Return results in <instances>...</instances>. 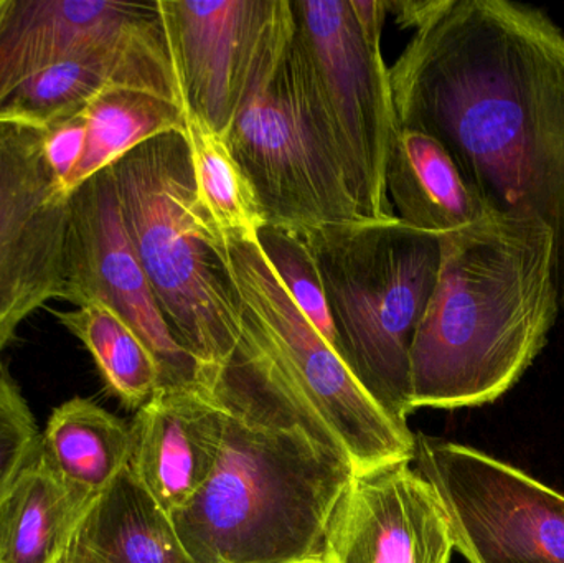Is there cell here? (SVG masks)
<instances>
[{
  "label": "cell",
  "instance_id": "6da1fadb",
  "mask_svg": "<svg viewBox=\"0 0 564 563\" xmlns=\"http://www.w3.org/2000/svg\"><path fill=\"white\" fill-rule=\"evenodd\" d=\"M414 35L388 68L398 126L444 145L494 214L553 240L564 313V32L512 0H391Z\"/></svg>",
  "mask_w": 564,
  "mask_h": 563
},
{
  "label": "cell",
  "instance_id": "7a4b0ae2",
  "mask_svg": "<svg viewBox=\"0 0 564 563\" xmlns=\"http://www.w3.org/2000/svg\"><path fill=\"white\" fill-rule=\"evenodd\" d=\"M220 455L171 516L195 563H324L335 511L357 475L317 413L243 340L212 372Z\"/></svg>",
  "mask_w": 564,
  "mask_h": 563
},
{
  "label": "cell",
  "instance_id": "3957f363",
  "mask_svg": "<svg viewBox=\"0 0 564 563\" xmlns=\"http://www.w3.org/2000/svg\"><path fill=\"white\" fill-rule=\"evenodd\" d=\"M558 314L545 225L494 214L443 237L440 278L411 344V409L496 402L545 349Z\"/></svg>",
  "mask_w": 564,
  "mask_h": 563
},
{
  "label": "cell",
  "instance_id": "277c9868",
  "mask_svg": "<svg viewBox=\"0 0 564 563\" xmlns=\"http://www.w3.org/2000/svg\"><path fill=\"white\" fill-rule=\"evenodd\" d=\"M122 220L159 310L207 379L240 343L221 231L195 194L187 141L167 132L111 165Z\"/></svg>",
  "mask_w": 564,
  "mask_h": 563
},
{
  "label": "cell",
  "instance_id": "5b68a950",
  "mask_svg": "<svg viewBox=\"0 0 564 563\" xmlns=\"http://www.w3.org/2000/svg\"><path fill=\"white\" fill-rule=\"evenodd\" d=\"M338 356L401 425L413 413L410 350L440 278L443 237L400 218L305 231Z\"/></svg>",
  "mask_w": 564,
  "mask_h": 563
},
{
  "label": "cell",
  "instance_id": "8992f818",
  "mask_svg": "<svg viewBox=\"0 0 564 563\" xmlns=\"http://www.w3.org/2000/svg\"><path fill=\"white\" fill-rule=\"evenodd\" d=\"M285 63L295 101L365 220H394L387 165L398 132L381 53L387 0H292Z\"/></svg>",
  "mask_w": 564,
  "mask_h": 563
},
{
  "label": "cell",
  "instance_id": "52a82bcc",
  "mask_svg": "<svg viewBox=\"0 0 564 563\" xmlns=\"http://www.w3.org/2000/svg\"><path fill=\"white\" fill-rule=\"evenodd\" d=\"M240 313V340L257 350L334 433L355 473L414 462L416 435L361 387L337 350L305 317L258 235H221Z\"/></svg>",
  "mask_w": 564,
  "mask_h": 563
},
{
  "label": "cell",
  "instance_id": "ba28073f",
  "mask_svg": "<svg viewBox=\"0 0 564 563\" xmlns=\"http://www.w3.org/2000/svg\"><path fill=\"white\" fill-rule=\"evenodd\" d=\"M414 468L469 563H564V495L463 443L416 435Z\"/></svg>",
  "mask_w": 564,
  "mask_h": 563
},
{
  "label": "cell",
  "instance_id": "9c48e42d",
  "mask_svg": "<svg viewBox=\"0 0 564 563\" xmlns=\"http://www.w3.org/2000/svg\"><path fill=\"white\" fill-rule=\"evenodd\" d=\"M182 105L227 138L280 69L294 33L292 0H159Z\"/></svg>",
  "mask_w": 564,
  "mask_h": 563
},
{
  "label": "cell",
  "instance_id": "30bf717a",
  "mask_svg": "<svg viewBox=\"0 0 564 563\" xmlns=\"http://www.w3.org/2000/svg\"><path fill=\"white\" fill-rule=\"evenodd\" d=\"M227 142L267 224L305 234L365 220L340 169L299 109L285 56L276 75L245 105Z\"/></svg>",
  "mask_w": 564,
  "mask_h": 563
},
{
  "label": "cell",
  "instance_id": "8fae6325",
  "mask_svg": "<svg viewBox=\"0 0 564 563\" xmlns=\"http://www.w3.org/2000/svg\"><path fill=\"white\" fill-rule=\"evenodd\" d=\"M68 212L62 301L115 311L158 360L161 389H210L204 370L177 343L159 310L129 240L111 169L69 191Z\"/></svg>",
  "mask_w": 564,
  "mask_h": 563
},
{
  "label": "cell",
  "instance_id": "7c38bea8",
  "mask_svg": "<svg viewBox=\"0 0 564 563\" xmlns=\"http://www.w3.org/2000/svg\"><path fill=\"white\" fill-rule=\"evenodd\" d=\"M45 129L0 121V366L20 324L62 300L68 195L45 154Z\"/></svg>",
  "mask_w": 564,
  "mask_h": 563
},
{
  "label": "cell",
  "instance_id": "4fadbf2b",
  "mask_svg": "<svg viewBox=\"0 0 564 563\" xmlns=\"http://www.w3.org/2000/svg\"><path fill=\"white\" fill-rule=\"evenodd\" d=\"M446 512L411 462L357 473L325 542L324 563H451Z\"/></svg>",
  "mask_w": 564,
  "mask_h": 563
},
{
  "label": "cell",
  "instance_id": "5bb4252c",
  "mask_svg": "<svg viewBox=\"0 0 564 563\" xmlns=\"http://www.w3.org/2000/svg\"><path fill=\"white\" fill-rule=\"evenodd\" d=\"M167 50L159 0H6L0 99L30 76L96 50Z\"/></svg>",
  "mask_w": 564,
  "mask_h": 563
},
{
  "label": "cell",
  "instance_id": "9a60e30c",
  "mask_svg": "<svg viewBox=\"0 0 564 563\" xmlns=\"http://www.w3.org/2000/svg\"><path fill=\"white\" fill-rule=\"evenodd\" d=\"M129 469L167 516L208 481L225 432L214 389H161L135 413Z\"/></svg>",
  "mask_w": 564,
  "mask_h": 563
},
{
  "label": "cell",
  "instance_id": "2e32d148",
  "mask_svg": "<svg viewBox=\"0 0 564 563\" xmlns=\"http://www.w3.org/2000/svg\"><path fill=\"white\" fill-rule=\"evenodd\" d=\"M387 191L400 220L440 237L494 215L440 141L400 126L388 158Z\"/></svg>",
  "mask_w": 564,
  "mask_h": 563
},
{
  "label": "cell",
  "instance_id": "e0dca14e",
  "mask_svg": "<svg viewBox=\"0 0 564 563\" xmlns=\"http://www.w3.org/2000/svg\"><path fill=\"white\" fill-rule=\"evenodd\" d=\"M99 495L65 481L39 453L0 499V563H58Z\"/></svg>",
  "mask_w": 564,
  "mask_h": 563
},
{
  "label": "cell",
  "instance_id": "ac0fdd59",
  "mask_svg": "<svg viewBox=\"0 0 564 563\" xmlns=\"http://www.w3.org/2000/svg\"><path fill=\"white\" fill-rule=\"evenodd\" d=\"M73 563H195L171 516L124 469L93 502L69 548Z\"/></svg>",
  "mask_w": 564,
  "mask_h": 563
},
{
  "label": "cell",
  "instance_id": "d6986e66",
  "mask_svg": "<svg viewBox=\"0 0 564 563\" xmlns=\"http://www.w3.org/2000/svg\"><path fill=\"white\" fill-rule=\"evenodd\" d=\"M131 425L83 397L53 410L42 432V452L73 486L101 495L129 466Z\"/></svg>",
  "mask_w": 564,
  "mask_h": 563
},
{
  "label": "cell",
  "instance_id": "ffe728a7",
  "mask_svg": "<svg viewBox=\"0 0 564 563\" xmlns=\"http://www.w3.org/2000/svg\"><path fill=\"white\" fill-rule=\"evenodd\" d=\"M86 119L85 151L66 188L73 191L102 169L149 139L167 132L185 134V111L152 93L124 86L102 89L83 111Z\"/></svg>",
  "mask_w": 564,
  "mask_h": 563
},
{
  "label": "cell",
  "instance_id": "44dd1931",
  "mask_svg": "<svg viewBox=\"0 0 564 563\" xmlns=\"http://www.w3.org/2000/svg\"><path fill=\"white\" fill-rule=\"evenodd\" d=\"M55 316L88 349L109 392L126 409L138 412L161 389L158 360L115 311L91 303L55 311Z\"/></svg>",
  "mask_w": 564,
  "mask_h": 563
},
{
  "label": "cell",
  "instance_id": "7402d4cb",
  "mask_svg": "<svg viewBox=\"0 0 564 563\" xmlns=\"http://www.w3.org/2000/svg\"><path fill=\"white\" fill-rule=\"evenodd\" d=\"M184 138L198 204L215 227L221 234L258 235L267 220L250 181L228 148L227 138L188 111H185Z\"/></svg>",
  "mask_w": 564,
  "mask_h": 563
},
{
  "label": "cell",
  "instance_id": "603a6c76",
  "mask_svg": "<svg viewBox=\"0 0 564 563\" xmlns=\"http://www.w3.org/2000/svg\"><path fill=\"white\" fill-rule=\"evenodd\" d=\"M258 241L302 313L337 350V337L332 326L321 274L305 235L280 225L264 224L258 231Z\"/></svg>",
  "mask_w": 564,
  "mask_h": 563
},
{
  "label": "cell",
  "instance_id": "cb8c5ba5",
  "mask_svg": "<svg viewBox=\"0 0 564 563\" xmlns=\"http://www.w3.org/2000/svg\"><path fill=\"white\" fill-rule=\"evenodd\" d=\"M42 432L19 383L0 366V499L39 453Z\"/></svg>",
  "mask_w": 564,
  "mask_h": 563
},
{
  "label": "cell",
  "instance_id": "d4e9b609",
  "mask_svg": "<svg viewBox=\"0 0 564 563\" xmlns=\"http://www.w3.org/2000/svg\"><path fill=\"white\" fill-rule=\"evenodd\" d=\"M45 154L59 181L65 184L75 171L85 151L86 119L85 115L76 116L69 121L59 122L45 129Z\"/></svg>",
  "mask_w": 564,
  "mask_h": 563
},
{
  "label": "cell",
  "instance_id": "484cf974",
  "mask_svg": "<svg viewBox=\"0 0 564 563\" xmlns=\"http://www.w3.org/2000/svg\"><path fill=\"white\" fill-rule=\"evenodd\" d=\"M58 563H73L72 562V555H69V551L66 552L65 557H63L62 561H59Z\"/></svg>",
  "mask_w": 564,
  "mask_h": 563
},
{
  "label": "cell",
  "instance_id": "4316f807",
  "mask_svg": "<svg viewBox=\"0 0 564 563\" xmlns=\"http://www.w3.org/2000/svg\"><path fill=\"white\" fill-rule=\"evenodd\" d=\"M3 2H6V0H0V13H2Z\"/></svg>",
  "mask_w": 564,
  "mask_h": 563
}]
</instances>
